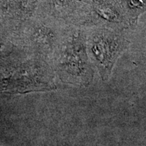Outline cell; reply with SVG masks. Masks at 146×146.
<instances>
[{
  "instance_id": "1",
  "label": "cell",
  "mask_w": 146,
  "mask_h": 146,
  "mask_svg": "<svg viewBox=\"0 0 146 146\" xmlns=\"http://www.w3.org/2000/svg\"><path fill=\"white\" fill-rule=\"evenodd\" d=\"M56 77L63 83L87 87L94 80V68L86 47V29L69 26L51 64Z\"/></svg>"
},
{
  "instance_id": "2",
  "label": "cell",
  "mask_w": 146,
  "mask_h": 146,
  "mask_svg": "<svg viewBox=\"0 0 146 146\" xmlns=\"http://www.w3.org/2000/svg\"><path fill=\"white\" fill-rule=\"evenodd\" d=\"M56 74L52 66L41 58L29 56L0 70L3 91L29 93L56 89Z\"/></svg>"
},
{
  "instance_id": "3",
  "label": "cell",
  "mask_w": 146,
  "mask_h": 146,
  "mask_svg": "<svg viewBox=\"0 0 146 146\" xmlns=\"http://www.w3.org/2000/svg\"><path fill=\"white\" fill-rule=\"evenodd\" d=\"M85 29L89 60L102 81H108L116 62L129 47L126 31L104 27Z\"/></svg>"
},
{
  "instance_id": "4",
  "label": "cell",
  "mask_w": 146,
  "mask_h": 146,
  "mask_svg": "<svg viewBox=\"0 0 146 146\" xmlns=\"http://www.w3.org/2000/svg\"><path fill=\"white\" fill-rule=\"evenodd\" d=\"M68 27L52 18L46 21L36 20L26 27L24 46L31 56L41 58L51 65Z\"/></svg>"
},
{
  "instance_id": "5",
  "label": "cell",
  "mask_w": 146,
  "mask_h": 146,
  "mask_svg": "<svg viewBox=\"0 0 146 146\" xmlns=\"http://www.w3.org/2000/svg\"><path fill=\"white\" fill-rule=\"evenodd\" d=\"M133 27L138 18L146 11V0H114Z\"/></svg>"
},
{
  "instance_id": "6",
  "label": "cell",
  "mask_w": 146,
  "mask_h": 146,
  "mask_svg": "<svg viewBox=\"0 0 146 146\" xmlns=\"http://www.w3.org/2000/svg\"><path fill=\"white\" fill-rule=\"evenodd\" d=\"M39 0H20V3L24 10L29 13L36 8Z\"/></svg>"
},
{
  "instance_id": "7",
  "label": "cell",
  "mask_w": 146,
  "mask_h": 146,
  "mask_svg": "<svg viewBox=\"0 0 146 146\" xmlns=\"http://www.w3.org/2000/svg\"><path fill=\"white\" fill-rule=\"evenodd\" d=\"M0 92H1V88H0Z\"/></svg>"
}]
</instances>
